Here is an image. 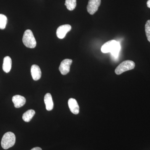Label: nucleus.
<instances>
[{"mask_svg":"<svg viewBox=\"0 0 150 150\" xmlns=\"http://www.w3.org/2000/svg\"><path fill=\"white\" fill-rule=\"evenodd\" d=\"M121 49L120 43L115 40H111L108 41L103 45L101 48L102 53H110L112 56L115 58L118 57V54Z\"/></svg>","mask_w":150,"mask_h":150,"instance_id":"nucleus-1","label":"nucleus"},{"mask_svg":"<svg viewBox=\"0 0 150 150\" xmlns=\"http://www.w3.org/2000/svg\"><path fill=\"white\" fill-rule=\"evenodd\" d=\"M16 136L13 133L8 132L4 134L2 139L1 145L4 149H8L15 144Z\"/></svg>","mask_w":150,"mask_h":150,"instance_id":"nucleus-2","label":"nucleus"},{"mask_svg":"<svg viewBox=\"0 0 150 150\" xmlns=\"http://www.w3.org/2000/svg\"><path fill=\"white\" fill-rule=\"evenodd\" d=\"M23 42L28 48H33L36 46V41L32 31L30 30H26L23 37Z\"/></svg>","mask_w":150,"mask_h":150,"instance_id":"nucleus-3","label":"nucleus"},{"mask_svg":"<svg viewBox=\"0 0 150 150\" xmlns=\"http://www.w3.org/2000/svg\"><path fill=\"white\" fill-rule=\"evenodd\" d=\"M135 67V64L134 62L127 60L122 62L120 65H118L115 69V73L117 75H120L126 71L133 69Z\"/></svg>","mask_w":150,"mask_h":150,"instance_id":"nucleus-4","label":"nucleus"},{"mask_svg":"<svg viewBox=\"0 0 150 150\" xmlns=\"http://www.w3.org/2000/svg\"><path fill=\"white\" fill-rule=\"evenodd\" d=\"M101 0H89L87 7V9L88 13L93 15L98 10L100 5Z\"/></svg>","mask_w":150,"mask_h":150,"instance_id":"nucleus-5","label":"nucleus"},{"mask_svg":"<svg viewBox=\"0 0 150 150\" xmlns=\"http://www.w3.org/2000/svg\"><path fill=\"white\" fill-rule=\"evenodd\" d=\"M72 63V60L70 59H64L61 62V64L59 66V70L62 74L67 75L69 72L70 67Z\"/></svg>","mask_w":150,"mask_h":150,"instance_id":"nucleus-6","label":"nucleus"},{"mask_svg":"<svg viewBox=\"0 0 150 150\" xmlns=\"http://www.w3.org/2000/svg\"><path fill=\"white\" fill-rule=\"evenodd\" d=\"M71 29V26L69 24L63 25L58 28L56 31V35L58 38L63 39L66 36L67 33Z\"/></svg>","mask_w":150,"mask_h":150,"instance_id":"nucleus-7","label":"nucleus"},{"mask_svg":"<svg viewBox=\"0 0 150 150\" xmlns=\"http://www.w3.org/2000/svg\"><path fill=\"white\" fill-rule=\"evenodd\" d=\"M12 101L15 107L19 108L22 107L25 104L26 99L24 97L17 95L13 97Z\"/></svg>","mask_w":150,"mask_h":150,"instance_id":"nucleus-8","label":"nucleus"},{"mask_svg":"<svg viewBox=\"0 0 150 150\" xmlns=\"http://www.w3.org/2000/svg\"><path fill=\"white\" fill-rule=\"evenodd\" d=\"M31 76L34 81L40 79L41 76V71L40 67L37 65H32L30 69Z\"/></svg>","mask_w":150,"mask_h":150,"instance_id":"nucleus-9","label":"nucleus"},{"mask_svg":"<svg viewBox=\"0 0 150 150\" xmlns=\"http://www.w3.org/2000/svg\"><path fill=\"white\" fill-rule=\"evenodd\" d=\"M68 105L71 112L74 114H78L79 112V106L76 100L74 98H71L68 101Z\"/></svg>","mask_w":150,"mask_h":150,"instance_id":"nucleus-10","label":"nucleus"},{"mask_svg":"<svg viewBox=\"0 0 150 150\" xmlns=\"http://www.w3.org/2000/svg\"><path fill=\"white\" fill-rule=\"evenodd\" d=\"M44 101L46 105V110L48 111L52 110L54 108V103L51 94L47 93L45 95Z\"/></svg>","mask_w":150,"mask_h":150,"instance_id":"nucleus-11","label":"nucleus"},{"mask_svg":"<svg viewBox=\"0 0 150 150\" xmlns=\"http://www.w3.org/2000/svg\"><path fill=\"white\" fill-rule=\"evenodd\" d=\"M12 67V60L9 56H6L4 59L3 69L5 72L8 73L10 71Z\"/></svg>","mask_w":150,"mask_h":150,"instance_id":"nucleus-12","label":"nucleus"},{"mask_svg":"<svg viewBox=\"0 0 150 150\" xmlns=\"http://www.w3.org/2000/svg\"><path fill=\"white\" fill-rule=\"evenodd\" d=\"M35 114V111H34V110H32V109L28 110L27 111L23 113L22 116L23 119L25 122H29Z\"/></svg>","mask_w":150,"mask_h":150,"instance_id":"nucleus-13","label":"nucleus"},{"mask_svg":"<svg viewBox=\"0 0 150 150\" xmlns=\"http://www.w3.org/2000/svg\"><path fill=\"white\" fill-rule=\"evenodd\" d=\"M65 5L69 10H74L76 6V0H66Z\"/></svg>","mask_w":150,"mask_h":150,"instance_id":"nucleus-14","label":"nucleus"},{"mask_svg":"<svg viewBox=\"0 0 150 150\" xmlns=\"http://www.w3.org/2000/svg\"><path fill=\"white\" fill-rule=\"evenodd\" d=\"M7 23L6 16L2 14H0V29H4Z\"/></svg>","mask_w":150,"mask_h":150,"instance_id":"nucleus-15","label":"nucleus"},{"mask_svg":"<svg viewBox=\"0 0 150 150\" xmlns=\"http://www.w3.org/2000/svg\"><path fill=\"white\" fill-rule=\"evenodd\" d=\"M145 32L148 40L150 42V20L147 21L145 25Z\"/></svg>","mask_w":150,"mask_h":150,"instance_id":"nucleus-16","label":"nucleus"},{"mask_svg":"<svg viewBox=\"0 0 150 150\" xmlns=\"http://www.w3.org/2000/svg\"><path fill=\"white\" fill-rule=\"evenodd\" d=\"M31 150H42V149L40 147H36L32 149Z\"/></svg>","mask_w":150,"mask_h":150,"instance_id":"nucleus-17","label":"nucleus"},{"mask_svg":"<svg viewBox=\"0 0 150 150\" xmlns=\"http://www.w3.org/2000/svg\"><path fill=\"white\" fill-rule=\"evenodd\" d=\"M147 5L148 7L150 8V0H148L147 2Z\"/></svg>","mask_w":150,"mask_h":150,"instance_id":"nucleus-18","label":"nucleus"}]
</instances>
